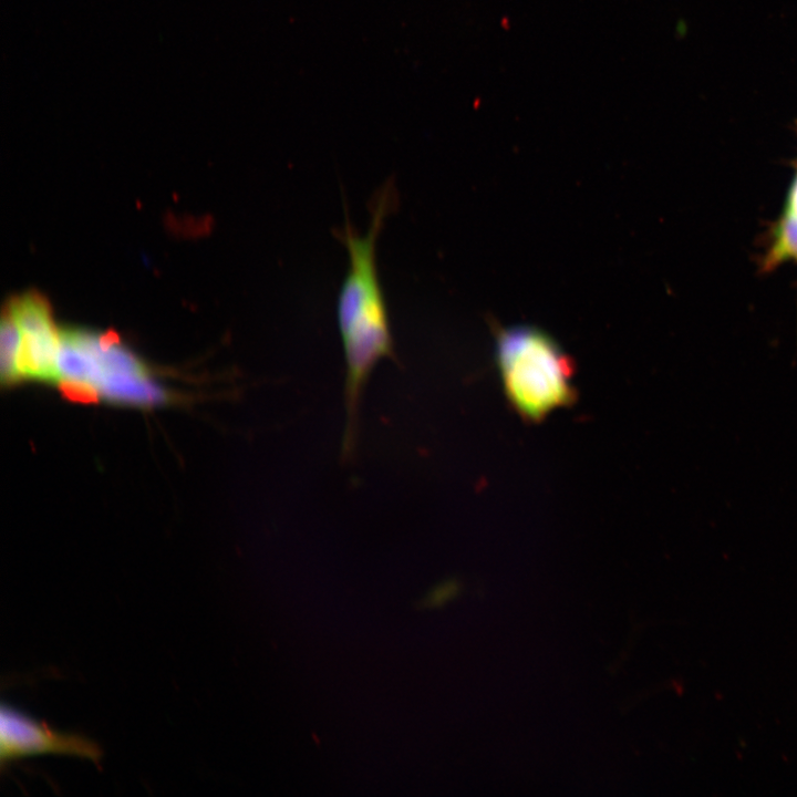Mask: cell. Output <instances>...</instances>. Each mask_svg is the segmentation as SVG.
<instances>
[{
	"mask_svg": "<svg viewBox=\"0 0 797 797\" xmlns=\"http://www.w3.org/2000/svg\"><path fill=\"white\" fill-rule=\"evenodd\" d=\"M396 203L394 185L386 182L370 204L364 235L346 218L337 236L344 245L349 266L337 299V320L345 360L346 428L343 452L353 449L362 391L376 364L394 354L389 310L376 263V242Z\"/></svg>",
	"mask_w": 797,
	"mask_h": 797,
	"instance_id": "6da1fadb",
	"label": "cell"
},
{
	"mask_svg": "<svg viewBox=\"0 0 797 797\" xmlns=\"http://www.w3.org/2000/svg\"><path fill=\"white\" fill-rule=\"evenodd\" d=\"M496 360L506 397L524 420L537 423L573 403L575 364L544 331L526 325L498 329Z\"/></svg>",
	"mask_w": 797,
	"mask_h": 797,
	"instance_id": "7a4b0ae2",
	"label": "cell"
},
{
	"mask_svg": "<svg viewBox=\"0 0 797 797\" xmlns=\"http://www.w3.org/2000/svg\"><path fill=\"white\" fill-rule=\"evenodd\" d=\"M40 755H63L89 759L99 764L103 752L91 738L59 732L9 704L0 711V762Z\"/></svg>",
	"mask_w": 797,
	"mask_h": 797,
	"instance_id": "3957f363",
	"label": "cell"
},
{
	"mask_svg": "<svg viewBox=\"0 0 797 797\" xmlns=\"http://www.w3.org/2000/svg\"><path fill=\"white\" fill-rule=\"evenodd\" d=\"M96 389L105 400L136 406H153L167 401L166 391L148 375L105 373Z\"/></svg>",
	"mask_w": 797,
	"mask_h": 797,
	"instance_id": "277c9868",
	"label": "cell"
},
{
	"mask_svg": "<svg viewBox=\"0 0 797 797\" xmlns=\"http://www.w3.org/2000/svg\"><path fill=\"white\" fill-rule=\"evenodd\" d=\"M797 260V211L790 194L785 210L774 230L770 249L765 257L763 268L772 270L785 260Z\"/></svg>",
	"mask_w": 797,
	"mask_h": 797,
	"instance_id": "5b68a950",
	"label": "cell"
},
{
	"mask_svg": "<svg viewBox=\"0 0 797 797\" xmlns=\"http://www.w3.org/2000/svg\"><path fill=\"white\" fill-rule=\"evenodd\" d=\"M21 345V332L10 310L2 311L0 327V374L1 383L12 386L22 381L19 371V353Z\"/></svg>",
	"mask_w": 797,
	"mask_h": 797,
	"instance_id": "8992f818",
	"label": "cell"
},
{
	"mask_svg": "<svg viewBox=\"0 0 797 797\" xmlns=\"http://www.w3.org/2000/svg\"><path fill=\"white\" fill-rule=\"evenodd\" d=\"M59 389L65 398L79 403H95L99 400V391L95 386L84 382L60 380Z\"/></svg>",
	"mask_w": 797,
	"mask_h": 797,
	"instance_id": "52a82bcc",
	"label": "cell"
},
{
	"mask_svg": "<svg viewBox=\"0 0 797 797\" xmlns=\"http://www.w3.org/2000/svg\"><path fill=\"white\" fill-rule=\"evenodd\" d=\"M460 591V583L455 579L445 580L433 587L421 601L424 608H438L455 599Z\"/></svg>",
	"mask_w": 797,
	"mask_h": 797,
	"instance_id": "ba28073f",
	"label": "cell"
}]
</instances>
